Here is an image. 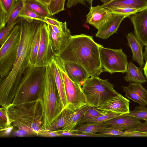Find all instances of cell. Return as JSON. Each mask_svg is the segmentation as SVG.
<instances>
[{
  "mask_svg": "<svg viewBox=\"0 0 147 147\" xmlns=\"http://www.w3.org/2000/svg\"><path fill=\"white\" fill-rule=\"evenodd\" d=\"M114 87L108 79H102L97 76L88 78L82 87L86 104L98 108L119 95V93L114 89Z\"/></svg>",
  "mask_w": 147,
  "mask_h": 147,
  "instance_id": "6",
  "label": "cell"
},
{
  "mask_svg": "<svg viewBox=\"0 0 147 147\" xmlns=\"http://www.w3.org/2000/svg\"><path fill=\"white\" fill-rule=\"evenodd\" d=\"M124 131L110 126H107L102 129L98 133L105 135L107 137H120Z\"/></svg>",
  "mask_w": 147,
  "mask_h": 147,
  "instance_id": "36",
  "label": "cell"
},
{
  "mask_svg": "<svg viewBox=\"0 0 147 147\" xmlns=\"http://www.w3.org/2000/svg\"><path fill=\"white\" fill-rule=\"evenodd\" d=\"M52 45L55 54L57 55L65 47L70 39L71 35L70 30L57 33L52 29L50 24H47Z\"/></svg>",
  "mask_w": 147,
  "mask_h": 147,
  "instance_id": "19",
  "label": "cell"
},
{
  "mask_svg": "<svg viewBox=\"0 0 147 147\" xmlns=\"http://www.w3.org/2000/svg\"><path fill=\"white\" fill-rule=\"evenodd\" d=\"M113 14L125 16L126 17L144 10L142 9L132 8H119L109 9Z\"/></svg>",
  "mask_w": 147,
  "mask_h": 147,
  "instance_id": "33",
  "label": "cell"
},
{
  "mask_svg": "<svg viewBox=\"0 0 147 147\" xmlns=\"http://www.w3.org/2000/svg\"><path fill=\"white\" fill-rule=\"evenodd\" d=\"M46 68L29 66L23 74L11 104L23 103L38 99Z\"/></svg>",
  "mask_w": 147,
  "mask_h": 147,
  "instance_id": "5",
  "label": "cell"
},
{
  "mask_svg": "<svg viewBox=\"0 0 147 147\" xmlns=\"http://www.w3.org/2000/svg\"><path fill=\"white\" fill-rule=\"evenodd\" d=\"M134 35L144 45L147 46V9L129 16Z\"/></svg>",
  "mask_w": 147,
  "mask_h": 147,
  "instance_id": "11",
  "label": "cell"
},
{
  "mask_svg": "<svg viewBox=\"0 0 147 147\" xmlns=\"http://www.w3.org/2000/svg\"><path fill=\"white\" fill-rule=\"evenodd\" d=\"M108 113L94 107L90 106L84 114L79 124L86 122L92 119L103 115Z\"/></svg>",
  "mask_w": 147,
  "mask_h": 147,
  "instance_id": "29",
  "label": "cell"
},
{
  "mask_svg": "<svg viewBox=\"0 0 147 147\" xmlns=\"http://www.w3.org/2000/svg\"><path fill=\"white\" fill-rule=\"evenodd\" d=\"M37 98L42 110L43 129H46L60 116L64 109L54 73L49 65L46 67L44 79L38 91Z\"/></svg>",
  "mask_w": 147,
  "mask_h": 147,
  "instance_id": "4",
  "label": "cell"
},
{
  "mask_svg": "<svg viewBox=\"0 0 147 147\" xmlns=\"http://www.w3.org/2000/svg\"><path fill=\"white\" fill-rule=\"evenodd\" d=\"M112 0H101V1L103 2V3H108Z\"/></svg>",
  "mask_w": 147,
  "mask_h": 147,
  "instance_id": "50",
  "label": "cell"
},
{
  "mask_svg": "<svg viewBox=\"0 0 147 147\" xmlns=\"http://www.w3.org/2000/svg\"><path fill=\"white\" fill-rule=\"evenodd\" d=\"M123 116H130L136 117L140 120L147 121V107L139 105L136 106L134 109L129 113L123 115Z\"/></svg>",
  "mask_w": 147,
  "mask_h": 147,
  "instance_id": "30",
  "label": "cell"
},
{
  "mask_svg": "<svg viewBox=\"0 0 147 147\" xmlns=\"http://www.w3.org/2000/svg\"><path fill=\"white\" fill-rule=\"evenodd\" d=\"M44 23L38 29L31 43L30 58V66H34L36 61L40 39L41 28Z\"/></svg>",
  "mask_w": 147,
  "mask_h": 147,
  "instance_id": "26",
  "label": "cell"
},
{
  "mask_svg": "<svg viewBox=\"0 0 147 147\" xmlns=\"http://www.w3.org/2000/svg\"><path fill=\"white\" fill-rule=\"evenodd\" d=\"M132 130L147 132V121L142 123L138 127Z\"/></svg>",
  "mask_w": 147,
  "mask_h": 147,
  "instance_id": "46",
  "label": "cell"
},
{
  "mask_svg": "<svg viewBox=\"0 0 147 147\" xmlns=\"http://www.w3.org/2000/svg\"><path fill=\"white\" fill-rule=\"evenodd\" d=\"M73 112L66 108H64L60 116L47 129L54 131L62 128L65 126Z\"/></svg>",
  "mask_w": 147,
  "mask_h": 147,
  "instance_id": "27",
  "label": "cell"
},
{
  "mask_svg": "<svg viewBox=\"0 0 147 147\" xmlns=\"http://www.w3.org/2000/svg\"><path fill=\"white\" fill-rule=\"evenodd\" d=\"M63 61L65 69L68 77L82 86L85 80L89 78L87 71L82 66L76 63Z\"/></svg>",
  "mask_w": 147,
  "mask_h": 147,
  "instance_id": "17",
  "label": "cell"
},
{
  "mask_svg": "<svg viewBox=\"0 0 147 147\" xmlns=\"http://www.w3.org/2000/svg\"><path fill=\"white\" fill-rule=\"evenodd\" d=\"M90 106L87 104L73 112L67 123L62 129L66 131H73L80 124L84 114Z\"/></svg>",
  "mask_w": 147,
  "mask_h": 147,
  "instance_id": "23",
  "label": "cell"
},
{
  "mask_svg": "<svg viewBox=\"0 0 147 147\" xmlns=\"http://www.w3.org/2000/svg\"><path fill=\"white\" fill-rule=\"evenodd\" d=\"M141 67L136 66L131 61L128 63L126 74L124 79L126 82H133L141 84L145 83L146 79L143 75V69Z\"/></svg>",
  "mask_w": 147,
  "mask_h": 147,
  "instance_id": "22",
  "label": "cell"
},
{
  "mask_svg": "<svg viewBox=\"0 0 147 147\" xmlns=\"http://www.w3.org/2000/svg\"><path fill=\"white\" fill-rule=\"evenodd\" d=\"M13 126L12 125L5 128L0 129V137H5L9 136L13 129Z\"/></svg>",
  "mask_w": 147,
  "mask_h": 147,
  "instance_id": "43",
  "label": "cell"
},
{
  "mask_svg": "<svg viewBox=\"0 0 147 147\" xmlns=\"http://www.w3.org/2000/svg\"><path fill=\"white\" fill-rule=\"evenodd\" d=\"M109 126L123 131L132 130L138 127L142 123L138 119L130 116L121 115L105 122Z\"/></svg>",
  "mask_w": 147,
  "mask_h": 147,
  "instance_id": "16",
  "label": "cell"
},
{
  "mask_svg": "<svg viewBox=\"0 0 147 147\" xmlns=\"http://www.w3.org/2000/svg\"><path fill=\"white\" fill-rule=\"evenodd\" d=\"M113 13L108 9L101 5L91 6L86 16V23L98 29L111 18Z\"/></svg>",
  "mask_w": 147,
  "mask_h": 147,
  "instance_id": "12",
  "label": "cell"
},
{
  "mask_svg": "<svg viewBox=\"0 0 147 147\" xmlns=\"http://www.w3.org/2000/svg\"><path fill=\"white\" fill-rule=\"evenodd\" d=\"M74 137H103L107 136L105 135L100 133H84L75 132Z\"/></svg>",
  "mask_w": 147,
  "mask_h": 147,
  "instance_id": "42",
  "label": "cell"
},
{
  "mask_svg": "<svg viewBox=\"0 0 147 147\" xmlns=\"http://www.w3.org/2000/svg\"><path fill=\"white\" fill-rule=\"evenodd\" d=\"M101 5L108 9L127 7L144 10L147 9V0H112Z\"/></svg>",
  "mask_w": 147,
  "mask_h": 147,
  "instance_id": "21",
  "label": "cell"
},
{
  "mask_svg": "<svg viewBox=\"0 0 147 147\" xmlns=\"http://www.w3.org/2000/svg\"><path fill=\"white\" fill-rule=\"evenodd\" d=\"M92 36L84 34L71 35L67 43L57 55L64 61L76 63L84 68L89 77L102 72L100 58V47Z\"/></svg>",
  "mask_w": 147,
  "mask_h": 147,
  "instance_id": "2",
  "label": "cell"
},
{
  "mask_svg": "<svg viewBox=\"0 0 147 147\" xmlns=\"http://www.w3.org/2000/svg\"><path fill=\"white\" fill-rule=\"evenodd\" d=\"M19 17L37 20L45 22L44 18L40 16L24 6L19 16Z\"/></svg>",
  "mask_w": 147,
  "mask_h": 147,
  "instance_id": "34",
  "label": "cell"
},
{
  "mask_svg": "<svg viewBox=\"0 0 147 147\" xmlns=\"http://www.w3.org/2000/svg\"><path fill=\"white\" fill-rule=\"evenodd\" d=\"M123 115L121 114L108 112L103 115L92 119L87 122L105 123L116 117L121 116Z\"/></svg>",
  "mask_w": 147,
  "mask_h": 147,
  "instance_id": "35",
  "label": "cell"
},
{
  "mask_svg": "<svg viewBox=\"0 0 147 147\" xmlns=\"http://www.w3.org/2000/svg\"><path fill=\"white\" fill-rule=\"evenodd\" d=\"M143 57L145 62L147 63V46H145V51L143 53Z\"/></svg>",
  "mask_w": 147,
  "mask_h": 147,
  "instance_id": "48",
  "label": "cell"
},
{
  "mask_svg": "<svg viewBox=\"0 0 147 147\" xmlns=\"http://www.w3.org/2000/svg\"><path fill=\"white\" fill-rule=\"evenodd\" d=\"M121 88L129 99L138 103L140 106H147V91L141 84L131 82L127 86Z\"/></svg>",
  "mask_w": 147,
  "mask_h": 147,
  "instance_id": "14",
  "label": "cell"
},
{
  "mask_svg": "<svg viewBox=\"0 0 147 147\" xmlns=\"http://www.w3.org/2000/svg\"><path fill=\"white\" fill-rule=\"evenodd\" d=\"M128 99L120 94L105 102L98 109L105 112L122 114L129 113Z\"/></svg>",
  "mask_w": 147,
  "mask_h": 147,
  "instance_id": "13",
  "label": "cell"
},
{
  "mask_svg": "<svg viewBox=\"0 0 147 147\" xmlns=\"http://www.w3.org/2000/svg\"><path fill=\"white\" fill-rule=\"evenodd\" d=\"M100 58L102 71L112 74L117 72L126 73L128 62L126 55L121 49L100 48Z\"/></svg>",
  "mask_w": 147,
  "mask_h": 147,
  "instance_id": "8",
  "label": "cell"
},
{
  "mask_svg": "<svg viewBox=\"0 0 147 147\" xmlns=\"http://www.w3.org/2000/svg\"><path fill=\"white\" fill-rule=\"evenodd\" d=\"M55 54L49 36L47 25L45 22L41 28L39 47L34 66L46 68L49 65Z\"/></svg>",
  "mask_w": 147,
  "mask_h": 147,
  "instance_id": "10",
  "label": "cell"
},
{
  "mask_svg": "<svg viewBox=\"0 0 147 147\" xmlns=\"http://www.w3.org/2000/svg\"><path fill=\"white\" fill-rule=\"evenodd\" d=\"M58 59L67 102L66 108L74 112L87 104L82 86L68 77L65 69L63 60L58 56Z\"/></svg>",
  "mask_w": 147,
  "mask_h": 147,
  "instance_id": "9",
  "label": "cell"
},
{
  "mask_svg": "<svg viewBox=\"0 0 147 147\" xmlns=\"http://www.w3.org/2000/svg\"><path fill=\"white\" fill-rule=\"evenodd\" d=\"M16 1V0H0V9L7 14Z\"/></svg>",
  "mask_w": 147,
  "mask_h": 147,
  "instance_id": "38",
  "label": "cell"
},
{
  "mask_svg": "<svg viewBox=\"0 0 147 147\" xmlns=\"http://www.w3.org/2000/svg\"><path fill=\"white\" fill-rule=\"evenodd\" d=\"M65 0H51L47 7L51 16L57 14L65 9Z\"/></svg>",
  "mask_w": 147,
  "mask_h": 147,
  "instance_id": "31",
  "label": "cell"
},
{
  "mask_svg": "<svg viewBox=\"0 0 147 147\" xmlns=\"http://www.w3.org/2000/svg\"><path fill=\"white\" fill-rule=\"evenodd\" d=\"M44 19L45 22L52 25L59 26L62 23L57 19L53 18L50 17H46Z\"/></svg>",
  "mask_w": 147,
  "mask_h": 147,
  "instance_id": "45",
  "label": "cell"
},
{
  "mask_svg": "<svg viewBox=\"0 0 147 147\" xmlns=\"http://www.w3.org/2000/svg\"><path fill=\"white\" fill-rule=\"evenodd\" d=\"M37 136L47 137L60 136L55 131H51L47 129L41 130L38 133Z\"/></svg>",
  "mask_w": 147,
  "mask_h": 147,
  "instance_id": "41",
  "label": "cell"
},
{
  "mask_svg": "<svg viewBox=\"0 0 147 147\" xmlns=\"http://www.w3.org/2000/svg\"><path fill=\"white\" fill-rule=\"evenodd\" d=\"M45 22L37 20L19 17L20 40L16 59L8 75L0 81V105H11L17 92L23 75L30 66L31 43L38 28Z\"/></svg>",
  "mask_w": 147,
  "mask_h": 147,
  "instance_id": "1",
  "label": "cell"
},
{
  "mask_svg": "<svg viewBox=\"0 0 147 147\" xmlns=\"http://www.w3.org/2000/svg\"><path fill=\"white\" fill-rule=\"evenodd\" d=\"M45 5H48L50 4L51 0H38Z\"/></svg>",
  "mask_w": 147,
  "mask_h": 147,
  "instance_id": "47",
  "label": "cell"
},
{
  "mask_svg": "<svg viewBox=\"0 0 147 147\" xmlns=\"http://www.w3.org/2000/svg\"><path fill=\"white\" fill-rule=\"evenodd\" d=\"M19 21V18L12 23L6 25L0 30V45L1 46L8 38L15 26Z\"/></svg>",
  "mask_w": 147,
  "mask_h": 147,
  "instance_id": "32",
  "label": "cell"
},
{
  "mask_svg": "<svg viewBox=\"0 0 147 147\" xmlns=\"http://www.w3.org/2000/svg\"><path fill=\"white\" fill-rule=\"evenodd\" d=\"M126 36L127 45L132 51L133 61L137 62L140 67H143L145 65L143 52L144 45L132 32L128 33Z\"/></svg>",
  "mask_w": 147,
  "mask_h": 147,
  "instance_id": "20",
  "label": "cell"
},
{
  "mask_svg": "<svg viewBox=\"0 0 147 147\" xmlns=\"http://www.w3.org/2000/svg\"><path fill=\"white\" fill-rule=\"evenodd\" d=\"M0 129L11 125L8 119L6 109L2 107L0 108Z\"/></svg>",
  "mask_w": 147,
  "mask_h": 147,
  "instance_id": "37",
  "label": "cell"
},
{
  "mask_svg": "<svg viewBox=\"0 0 147 147\" xmlns=\"http://www.w3.org/2000/svg\"><path fill=\"white\" fill-rule=\"evenodd\" d=\"M16 1H18V0H22L24 1V0H16Z\"/></svg>",
  "mask_w": 147,
  "mask_h": 147,
  "instance_id": "51",
  "label": "cell"
},
{
  "mask_svg": "<svg viewBox=\"0 0 147 147\" xmlns=\"http://www.w3.org/2000/svg\"><path fill=\"white\" fill-rule=\"evenodd\" d=\"M107 126L105 123L86 122L78 125L72 131L84 133H96Z\"/></svg>",
  "mask_w": 147,
  "mask_h": 147,
  "instance_id": "25",
  "label": "cell"
},
{
  "mask_svg": "<svg viewBox=\"0 0 147 147\" xmlns=\"http://www.w3.org/2000/svg\"><path fill=\"white\" fill-rule=\"evenodd\" d=\"M24 6V1L18 0L16 1L7 14L4 20L5 26L8 25L19 18V16Z\"/></svg>",
  "mask_w": 147,
  "mask_h": 147,
  "instance_id": "28",
  "label": "cell"
},
{
  "mask_svg": "<svg viewBox=\"0 0 147 147\" xmlns=\"http://www.w3.org/2000/svg\"><path fill=\"white\" fill-rule=\"evenodd\" d=\"M59 136H74V134L75 132L72 131H66L61 129H57L55 130Z\"/></svg>",
  "mask_w": 147,
  "mask_h": 147,
  "instance_id": "44",
  "label": "cell"
},
{
  "mask_svg": "<svg viewBox=\"0 0 147 147\" xmlns=\"http://www.w3.org/2000/svg\"><path fill=\"white\" fill-rule=\"evenodd\" d=\"M121 137H147V132L131 130H125Z\"/></svg>",
  "mask_w": 147,
  "mask_h": 147,
  "instance_id": "39",
  "label": "cell"
},
{
  "mask_svg": "<svg viewBox=\"0 0 147 147\" xmlns=\"http://www.w3.org/2000/svg\"><path fill=\"white\" fill-rule=\"evenodd\" d=\"M93 1L94 0H67L66 6L67 8H70L78 4L85 5L86 3L89 4L91 6H92Z\"/></svg>",
  "mask_w": 147,
  "mask_h": 147,
  "instance_id": "40",
  "label": "cell"
},
{
  "mask_svg": "<svg viewBox=\"0 0 147 147\" xmlns=\"http://www.w3.org/2000/svg\"><path fill=\"white\" fill-rule=\"evenodd\" d=\"M143 69L144 75L147 79V63L145 62Z\"/></svg>",
  "mask_w": 147,
  "mask_h": 147,
  "instance_id": "49",
  "label": "cell"
},
{
  "mask_svg": "<svg viewBox=\"0 0 147 147\" xmlns=\"http://www.w3.org/2000/svg\"><path fill=\"white\" fill-rule=\"evenodd\" d=\"M49 66L53 71L56 87L64 109L67 107V102L63 79L58 61V56L57 55H54Z\"/></svg>",
  "mask_w": 147,
  "mask_h": 147,
  "instance_id": "18",
  "label": "cell"
},
{
  "mask_svg": "<svg viewBox=\"0 0 147 147\" xmlns=\"http://www.w3.org/2000/svg\"><path fill=\"white\" fill-rule=\"evenodd\" d=\"M20 28L16 24L0 49V80L11 70L15 62L20 40Z\"/></svg>",
  "mask_w": 147,
  "mask_h": 147,
  "instance_id": "7",
  "label": "cell"
},
{
  "mask_svg": "<svg viewBox=\"0 0 147 147\" xmlns=\"http://www.w3.org/2000/svg\"><path fill=\"white\" fill-rule=\"evenodd\" d=\"M6 109L10 123L17 128L16 136L37 135L43 129L42 110L38 99L21 104H11Z\"/></svg>",
  "mask_w": 147,
  "mask_h": 147,
  "instance_id": "3",
  "label": "cell"
},
{
  "mask_svg": "<svg viewBox=\"0 0 147 147\" xmlns=\"http://www.w3.org/2000/svg\"><path fill=\"white\" fill-rule=\"evenodd\" d=\"M126 17L125 15L113 13L111 19L98 29L96 36L105 39L108 38L113 34L117 33L121 22Z\"/></svg>",
  "mask_w": 147,
  "mask_h": 147,
  "instance_id": "15",
  "label": "cell"
},
{
  "mask_svg": "<svg viewBox=\"0 0 147 147\" xmlns=\"http://www.w3.org/2000/svg\"><path fill=\"white\" fill-rule=\"evenodd\" d=\"M24 6L38 15L44 18L51 16L47 6L38 0H24Z\"/></svg>",
  "mask_w": 147,
  "mask_h": 147,
  "instance_id": "24",
  "label": "cell"
}]
</instances>
